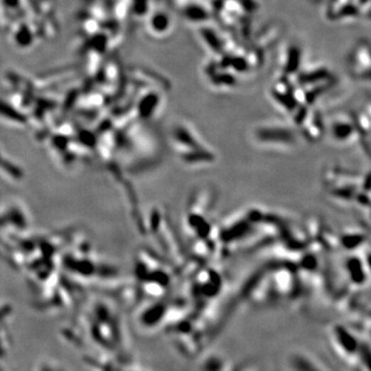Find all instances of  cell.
<instances>
[{
    "mask_svg": "<svg viewBox=\"0 0 371 371\" xmlns=\"http://www.w3.org/2000/svg\"><path fill=\"white\" fill-rule=\"evenodd\" d=\"M331 336L333 338L334 345L338 348L340 353H348V354H352L355 350H357L358 345H357L356 340L350 335L348 332H345V329L341 327H334L332 329Z\"/></svg>",
    "mask_w": 371,
    "mask_h": 371,
    "instance_id": "cell-2",
    "label": "cell"
},
{
    "mask_svg": "<svg viewBox=\"0 0 371 371\" xmlns=\"http://www.w3.org/2000/svg\"><path fill=\"white\" fill-rule=\"evenodd\" d=\"M154 29L157 34H164L163 32L168 31L171 27V19L168 16L163 13H157L156 16Z\"/></svg>",
    "mask_w": 371,
    "mask_h": 371,
    "instance_id": "cell-3",
    "label": "cell"
},
{
    "mask_svg": "<svg viewBox=\"0 0 371 371\" xmlns=\"http://www.w3.org/2000/svg\"><path fill=\"white\" fill-rule=\"evenodd\" d=\"M288 366L290 370H325L321 365L320 361H318L315 357L311 356L306 352L291 353L288 356Z\"/></svg>",
    "mask_w": 371,
    "mask_h": 371,
    "instance_id": "cell-1",
    "label": "cell"
}]
</instances>
